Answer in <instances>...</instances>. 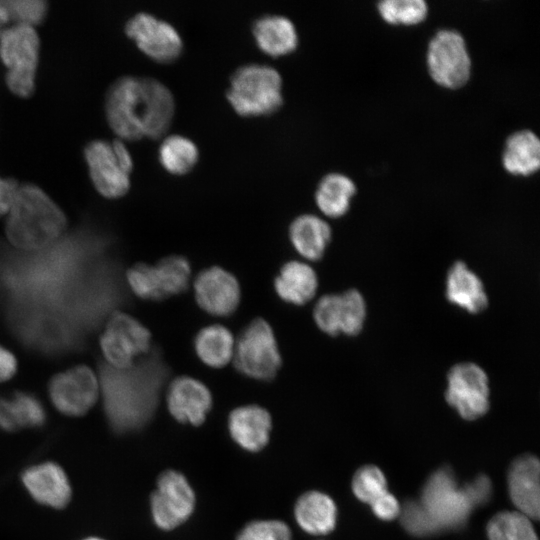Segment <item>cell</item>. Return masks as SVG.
Wrapping results in <instances>:
<instances>
[{
    "label": "cell",
    "instance_id": "cell-1",
    "mask_svg": "<svg viewBox=\"0 0 540 540\" xmlns=\"http://www.w3.org/2000/svg\"><path fill=\"white\" fill-rule=\"evenodd\" d=\"M174 96L160 80L123 76L108 89L105 113L111 129L122 139L159 138L169 128Z\"/></svg>",
    "mask_w": 540,
    "mask_h": 540
},
{
    "label": "cell",
    "instance_id": "cell-2",
    "mask_svg": "<svg viewBox=\"0 0 540 540\" xmlns=\"http://www.w3.org/2000/svg\"><path fill=\"white\" fill-rule=\"evenodd\" d=\"M7 214L6 235L14 246L25 250L49 246L67 223L59 206L32 184L18 186Z\"/></svg>",
    "mask_w": 540,
    "mask_h": 540
},
{
    "label": "cell",
    "instance_id": "cell-3",
    "mask_svg": "<svg viewBox=\"0 0 540 540\" xmlns=\"http://www.w3.org/2000/svg\"><path fill=\"white\" fill-rule=\"evenodd\" d=\"M104 411L111 429L126 434L141 429L152 417L158 402V384L127 369H104Z\"/></svg>",
    "mask_w": 540,
    "mask_h": 540
},
{
    "label": "cell",
    "instance_id": "cell-4",
    "mask_svg": "<svg viewBox=\"0 0 540 540\" xmlns=\"http://www.w3.org/2000/svg\"><path fill=\"white\" fill-rule=\"evenodd\" d=\"M226 97L240 115L271 114L283 104L282 77L268 64H243L230 76Z\"/></svg>",
    "mask_w": 540,
    "mask_h": 540
},
{
    "label": "cell",
    "instance_id": "cell-5",
    "mask_svg": "<svg viewBox=\"0 0 540 540\" xmlns=\"http://www.w3.org/2000/svg\"><path fill=\"white\" fill-rule=\"evenodd\" d=\"M426 65L431 79L447 89H459L470 80L472 60L461 32L442 28L430 38Z\"/></svg>",
    "mask_w": 540,
    "mask_h": 540
},
{
    "label": "cell",
    "instance_id": "cell-6",
    "mask_svg": "<svg viewBox=\"0 0 540 540\" xmlns=\"http://www.w3.org/2000/svg\"><path fill=\"white\" fill-rule=\"evenodd\" d=\"M232 361L236 369L256 380L273 379L282 364L272 327L262 318L251 321L235 341Z\"/></svg>",
    "mask_w": 540,
    "mask_h": 540
},
{
    "label": "cell",
    "instance_id": "cell-7",
    "mask_svg": "<svg viewBox=\"0 0 540 540\" xmlns=\"http://www.w3.org/2000/svg\"><path fill=\"white\" fill-rule=\"evenodd\" d=\"M89 175L96 190L106 198H118L130 188L133 159L121 140H93L84 149Z\"/></svg>",
    "mask_w": 540,
    "mask_h": 540
},
{
    "label": "cell",
    "instance_id": "cell-8",
    "mask_svg": "<svg viewBox=\"0 0 540 540\" xmlns=\"http://www.w3.org/2000/svg\"><path fill=\"white\" fill-rule=\"evenodd\" d=\"M132 291L146 300H162L184 292L190 282L191 267L182 256L163 258L155 265L139 263L127 271Z\"/></svg>",
    "mask_w": 540,
    "mask_h": 540
},
{
    "label": "cell",
    "instance_id": "cell-9",
    "mask_svg": "<svg viewBox=\"0 0 540 540\" xmlns=\"http://www.w3.org/2000/svg\"><path fill=\"white\" fill-rule=\"evenodd\" d=\"M420 503L439 529H453L464 525L472 506L462 488L457 486L453 473L440 469L430 476Z\"/></svg>",
    "mask_w": 540,
    "mask_h": 540
},
{
    "label": "cell",
    "instance_id": "cell-10",
    "mask_svg": "<svg viewBox=\"0 0 540 540\" xmlns=\"http://www.w3.org/2000/svg\"><path fill=\"white\" fill-rule=\"evenodd\" d=\"M196 497L187 478L175 470L162 472L150 497L153 522L162 530L184 523L194 511Z\"/></svg>",
    "mask_w": 540,
    "mask_h": 540
},
{
    "label": "cell",
    "instance_id": "cell-11",
    "mask_svg": "<svg viewBox=\"0 0 540 540\" xmlns=\"http://www.w3.org/2000/svg\"><path fill=\"white\" fill-rule=\"evenodd\" d=\"M489 379L486 372L473 362H462L447 374L445 399L466 420H475L489 410Z\"/></svg>",
    "mask_w": 540,
    "mask_h": 540
},
{
    "label": "cell",
    "instance_id": "cell-12",
    "mask_svg": "<svg viewBox=\"0 0 540 540\" xmlns=\"http://www.w3.org/2000/svg\"><path fill=\"white\" fill-rule=\"evenodd\" d=\"M151 344L149 330L125 313L113 314L101 336L100 345L107 361L115 369H127L134 360L148 352Z\"/></svg>",
    "mask_w": 540,
    "mask_h": 540
},
{
    "label": "cell",
    "instance_id": "cell-13",
    "mask_svg": "<svg viewBox=\"0 0 540 540\" xmlns=\"http://www.w3.org/2000/svg\"><path fill=\"white\" fill-rule=\"evenodd\" d=\"M125 33L147 56L159 62L175 60L183 49L178 30L166 20L147 12L133 15L125 24Z\"/></svg>",
    "mask_w": 540,
    "mask_h": 540
},
{
    "label": "cell",
    "instance_id": "cell-14",
    "mask_svg": "<svg viewBox=\"0 0 540 540\" xmlns=\"http://www.w3.org/2000/svg\"><path fill=\"white\" fill-rule=\"evenodd\" d=\"M98 381L86 366H77L54 376L49 384V396L55 408L66 416L85 415L96 403Z\"/></svg>",
    "mask_w": 540,
    "mask_h": 540
},
{
    "label": "cell",
    "instance_id": "cell-15",
    "mask_svg": "<svg viewBox=\"0 0 540 540\" xmlns=\"http://www.w3.org/2000/svg\"><path fill=\"white\" fill-rule=\"evenodd\" d=\"M193 289L197 304L213 316H229L237 309L241 298L236 277L219 266L201 271L194 280Z\"/></svg>",
    "mask_w": 540,
    "mask_h": 540
},
{
    "label": "cell",
    "instance_id": "cell-16",
    "mask_svg": "<svg viewBox=\"0 0 540 540\" xmlns=\"http://www.w3.org/2000/svg\"><path fill=\"white\" fill-rule=\"evenodd\" d=\"M21 481L29 495L39 504L64 509L72 498V487L64 469L53 461L27 467Z\"/></svg>",
    "mask_w": 540,
    "mask_h": 540
},
{
    "label": "cell",
    "instance_id": "cell-17",
    "mask_svg": "<svg viewBox=\"0 0 540 540\" xmlns=\"http://www.w3.org/2000/svg\"><path fill=\"white\" fill-rule=\"evenodd\" d=\"M170 414L182 423L201 425L212 407V395L208 387L190 376L175 378L166 394Z\"/></svg>",
    "mask_w": 540,
    "mask_h": 540
},
{
    "label": "cell",
    "instance_id": "cell-18",
    "mask_svg": "<svg viewBox=\"0 0 540 540\" xmlns=\"http://www.w3.org/2000/svg\"><path fill=\"white\" fill-rule=\"evenodd\" d=\"M271 428L270 413L259 405L237 407L228 416L231 438L249 452H258L268 444Z\"/></svg>",
    "mask_w": 540,
    "mask_h": 540
},
{
    "label": "cell",
    "instance_id": "cell-19",
    "mask_svg": "<svg viewBox=\"0 0 540 540\" xmlns=\"http://www.w3.org/2000/svg\"><path fill=\"white\" fill-rule=\"evenodd\" d=\"M39 46L33 26L17 23L0 33V58L9 72L36 73Z\"/></svg>",
    "mask_w": 540,
    "mask_h": 540
},
{
    "label": "cell",
    "instance_id": "cell-20",
    "mask_svg": "<svg viewBox=\"0 0 540 540\" xmlns=\"http://www.w3.org/2000/svg\"><path fill=\"white\" fill-rule=\"evenodd\" d=\"M509 495L519 512L529 518L539 517V461L525 455L517 458L508 472Z\"/></svg>",
    "mask_w": 540,
    "mask_h": 540
},
{
    "label": "cell",
    "instance_id": "cell-21",
    "mask_svg": "<svg viewBox=\"0 0 540 540\" xmlns=\"http://www.w3.org/2000/svg\"><path fill=\"white\" fill-rule=\"evenodd\" d=\"M445 285V296L451 304L471 314L487 308L488 296L483 282L463 261L451 265Z\"/></svg>",
    "mask_w": 540,
    "mask_h": 540
},
{
    "label": "cell",
    "instance_id": "cell-22",
    "mask_svg": "<svg viewBox=\"0 0 540 540\" xmlns=\"http://www.w3.org/2000/svg\"><path fill=\"white\" fill-rule=\"evenodd\" d=\"M503 168L513 176L528 177L540 168V140L530 129L511 133L501 155Z\"/></svg>",
    "mask_w": 540,
    "mask_h": 540
},
{
    "label": "cell",
    "instance_id": "cell-23",
    "mask_svg": "<svg viewBox=\"0 0 540 540\" xmlns=\"http://www.w3.org/2000/svg\"><path fill=\"white\" fill-rule=\"evenodd\" d=\"M294 517L298 526L311 535L330 533L337 520V508L327 494L308 491L302 494L294 506Z\"/></svg>",
    "mask_w": 540,
    "mask_h": 540
},
{
    "label": "cell",
    "instance_id": "cell-24",
    "mask_svg": "<svg viewBox=\"0 0 540 540\" xmlns=\"http://www.w3.org/2000/svg\"><path fill=\"white\" fill-rule=\"evenodd\" d=\"M258 47L272 56L290 53L298 45V33L291 19L279 14H265L252 23Z\"/></svg>",
    "mask_w": 540,
    "mask_h": 540
},
{
    "label": "cell",
    "instance_id": "cell-25",
    "mask_svg": "<svg viewBox=\"0 0 540 540\" xmlns=\"http://www.w3.org/2000/svg\"><path fill=\"white\" fill-rule=\"evenodd\" d=\"M289 238L299 255L310 261L320 260L332 238L328 222L315 214L297 216L289 226Z\"/></svg>",
    "mask_w": 540,
    "mask_h": 540
},
{
    "label": "cell",
    "instance_id": "cell-26",
    "mask_svg": "<svg viewBox=\"0 0 540 540\" xmlns=\"http://www.w3.org/2000/svg\"><path fill=\"white\" fill-rule=\"evenodd\" d=\"M274 288L284 302L301 306L314 298L318 288L317 274L309 264L292 260L281 267Z\"/></svg>",
    "mask_w": 540,
    "mask_h": 540
},
{
    "label": "cell",
    "instance_id": "cell-27",
    "mask_svg": "<svg viewBox=\"0 0 540 540\" xmlns=\"http://www.w3.org/2000/svg\"><path fill=\"white\" fill-rule=\"evenodd\" d=\"M46 422V411L33 394L16 392L0 397V428L17 432L25 428H39Z\"/></svg>",
    "mask_w": 540,
    "mask_h": 540
},
{
    "label": "cell",
    "instance_id": "cell-28",
    "mask_svg": "<svg viewBox=\"0 0 540 540\" xmlns=\"http://www.w3.org/2000/svg\"><path fill=\"white\" fill-rule=\"evenodd\" d=\"M356 193L357 186L352 178L340 172H330L318 182L315 203L324 215L340 218L349 211Z\"/></svg>",
    "mask_w": 540,
    "mask_h": 540
},
{
    "label": "cell",
    "instance_id": "cell-29",
    "mask_svg": "<svg viewBox=\"0 0 540 540\" xmlns=\"http://www.w3.org/2000/svg\"><path fill=\"white\" fill-rule=\"evenodd\" d=\"M194 347L198 358L205 365L222 368L233 359L235 339L228 328L214 324L202 328L197 333Z\"/></svg>",
    "mask_w": 540,
    "mask_h": 540
},
{
    "label": "cell",
    "instance_id": "cell-30",
    "mask_svg": "<svg viewBox=\"0 0 540 540\" xmlns=\"http://www.w3.org/2000/svg\"><path fill=\"white\" fill-rule=\"evenodd\" d=\"M199 150L194 141L181 134L166 136L158 149L161 165L170 173L185 174L196 164Z\"/></svg>",
    "mask_w": 540,
    "mask_h": 540
},
{
    "label": "cell",
    "instance_id": "cell-31",
    "mask_svg": "<svg viewBox=\"0 0 540 540\" xmlns=\"http://www.w3.org/2000/svg\"><path fill=\"white\" fill-rule=\"evenodd\" d=\"M490 540H538L529 517L519 511H503L487 525Z\"/></svg>",
    "mask_w": 540,
    "mask_h": 540
},
{
    "label": "cell",
    "instance_id": "cell-32",
    "mask_svg": "<svg viewBox=\"0 0 540 540\" xmlns=\"http://www.w3.org/2000/svg\"><path fill=\"white\" fill-rule=\"evenodd\" d=\"M380 17L391 25H417L423 22L429 12L424 0H383L377 3Z\"/></svg>",
    "mask_w": 540,
    "mask_h": 540
},
{
    "label": "cell",
    "instance_id": "cell-33",
    "mask_svg": "<svg viewBox=\"0 0 540 540\" xmlns=\"http://www.w3.org/2000/svg\"><path fill=\"white\" fill-rule=\"evenodd\" d=\"M339 296L340 333L357 336L362 331L366 320L365 299L357 289H349Z\"/></svg>",
    "mask_w": 540,
    "mask_h": 540
},
{
    "label": "cell",
    "instance_id": "cell-34",
    "mask_svg": "<svg viewBox=\"0 0 540 540\" xmlns=\"http://www.w3.org/2000/svg\"><path fill=\"white\" fill-rule=\"evenodd\" d=\"M386 487L384 474L379 468L372 465L361 467L352 480L354 495L360 501L368 504L386 492Z\"/></svg>",
    "mask_w": 540,
    "mask_h": 540
},
{
    "label": "cell",
    "instance_id": "cell-35",
    "mask_svg": "<svg viewBox=\"0 0 540 540\" xmlns=\"http://www.w3.org/2000/svg\"><path fill=\"white\" fill-rule=\"evenodd\" d=\"M236 540H292V532L281 520H253L239 531Z\"/></svg>",
    "mask_w": 540,
    "mask_h": 540
},
{
    "label": "cell",
    "instance_id": "cell-36",
    "mask_svg": "<svg viewBox=\"0 0 540 540\" xmlns=\"http://www.w3.org/2000/svg\"><path fill=\"white\" fill-rule=\"evenodd\" d=\"M339 294H327L318 299L313 309L317 327L329 336L340 334Z\"/></svg>",
    "mask_w": 540,
    "mask_h": 540
},
{
    "label": "cell",
    "instance_id": "cell-37",
    "mask_svg": "<svg viewBox=\"0 0 540 540\" xmlns=\"http://www.w3.org/2000/svg\"><path fill=\"white\" fill-rule=\"evenodd\" d=\"M403 527L414 536H428L439 529L420 502L408 501L401 512Z\"/></svg>",
    "mask_w": 540,
    "mask_h": 540
},
{
    "label": "cell",
    "instance_id": "cell-38",
    "mask_svg": "<svg viewBox=\"0 0 540 540\" xmlns=\"http://www.w3.org/2000/svg\"><path fill=\"white\" fill-rule=\"evenodd\" d=\"M10 18L19 24L33 26L41 23L47 13V3L42 0H6L2 1Z\"/></svg>",
    "mask_w": 540,
    "mask_h": 540
},
{
    "label": "cell",
    "instance_id": "cell-39",
    "mask_svg": "<svg viewBox=\"0 0 540 540\" xmlns=\"http://www.w3.org/2000/svg\"><path fill=\"white\" fill-rule=\"evenodd\" d=\"M462 490L471 506L474 507L485 504L489 500L492 485L485 475H480L462 487Z\"/></svg>",
    "mask_w": 540,
    "mask_h": 540
},
{
    "label": "cell",
    "instance_id": "cell-40",
    "mask_svg": "<svg viewBox=\"0 0 540 540\" xmlns=\"http://www.w3.org/2000/svg\"><path fill=\"white\" fill-rule=\"evenodd\" d=\"M36 73L9 72L5 75V82L9 90L19 97H29L35 89Z\"/></svg>",
    "mask_w": 540,
    "mask_h": 540
},
{
    "label": "cell",
    "instance_id": "cell-41",
    "mask_svg": "<svg viewBox=\"0 0 540 540\" xmlns=\"http://www.w3.org/2000/svg\"><path fill=\"white\" fill-rule=\"evenodd\" d=\"M370 506L378 518L386 521L393 520L400 513L397 499L387 491L372 501Z\"/></svg>",
    "mask_w": 540,
    "mask_h": 540
},
{
    "label": "cell",
    "instance_id": "cell-42",
    "mask_svg": "<svg viewBox=\"0 0 540 540\" xmlns=\"http://www.w3.org/2000/svg\"><path fill=\"white\" fill-rule=\"evenodd\" d=\"M18 186L15 180L0 177V217L8 213Z\"/></svg>",
    "mask_w": 540,
    "mask_h": 540
},
{
    "label": "cell",
    "instance_id": "cell-43",
    "mask_svg": "<svg viewBox=\"0 0 540 540\" xmlns=\"http://www.w3.org/2000/svg\"><path fill=\"white\" fill-rule=\"evenodd\" d=\"M17 369V362L14 355L0 346V382L10 379Z\"/></svg>",
    "mask_w": 540,
    "mask_h": 540
},
{
    "label": "cell",
    "instance_id": "cell-44",
    "mask_svg": "<svg viewBox=\"0 0 540 540\" xmlns=\"http://www.w3.org/2000/svg\"><path fill=\"white\" fill-rule=\"evenodd\" d=\"M9 19V13L3 2L0 1V33L2 32V27L8 22Z\"/></svg>",
    "mask_w": 540,
    "mask_h": 540
},
{
    "label": "cell",
    "instance_id": "cell-45",
    "mask_svg": "<svg viewBox=\"0 0 540 540\" xmlns=\"http://www.w3.org/2000/svg\"><path fill=\"white\" fill-rule=\"evenodd\" d=\"M82 540H105V539L100 538V537L90 536V537L84 538Z\"/></svg>",
    "mask_w": 540,
    "mask_h": 540
}]
</instances>
